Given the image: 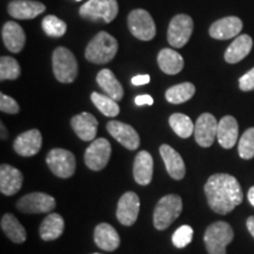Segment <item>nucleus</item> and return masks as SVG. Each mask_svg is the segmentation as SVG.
Returning <instances> with one entry per match:
<instances>
[{"instance_id": "nucleus-1", "label": "nucleus", "mask_w": 254, "mask_h": 254, "mask_svg": "<svg viewBox=\"0 0 254 254\" xmlns=\"http://www.w3.org/2000/svg\"><path fill=\"white\" fill-rule=\"evenodd\" d=\"M204 190L208 206L219 214L230 213L244 199L239 182L226 173H217L209 177Z\"/></svg>"}, {"instance_id": "nucleus-2", "label": "nucleus", "mask_w": 254, "mask_h": 254, "mask_svg": "<svg viewBox=\"0 0 254 254\" xmlns=\"http://www.w3.org/2000/svg\"><path fill=\"white\" fill-rule=\"evenodd\" d=\"M118 52V41L107 32L101 31L92 39L85 51V57L90 63L103 65L116 57Z\"/></svg>"}, {"instance_id": "nucleus-3", "label": "nucleus", "mask_w": 254, "mask_h": 254, "mask_svg": "<svg viewBox=\"0 0 254 254\" xmlns=\"http://www.w3.org/2000/svg\"><path fill=\"white\" fill-rule=\"evenodd\" d=\"M183 211V200L177 194L165 195L158 201L153 213V224L157 230H166L177 220Z\"/></svg>"}, {"instance_id": "nucleus-4", "label": "nucleus", "mask_w": 254, "mask_h": 254, "mask_svg": "<svg viewBox=\"0 0 254 254\" xmlns=\"http://www.w3.org/2000/svg\"><path fill=\"white\" fill-rule=\"evenodd\" d=\"M234 238V232L227 222L217 221L209 225L204 241L208 254H226V247Z\"/></svg>"}, {"instance_id": "nucleus-5", "label": "nucleus", "mask_w": 254, "mask_h": 254, "mask_svg": "<svg viewBox=\"0 0 254 254\" xmlns=\"http://www.w3.org/2000/svg\"><path fill=\"white\" fill-rule=\"evenodd\" d=\"M53 72L57 80L64 84L74 81L78 75V62L73 53L66 47H58L52 56Z\"/></svg>"}, {"instance_id": "nucleus-6", "label": "nucleus", "mask_w": 254, "mask_h": 254, "mask_svg": "<svg viewBox=\"0 0 254 254\" xmlns=\"http://www.w3.org/2000/svg\"><path fill=\"white\" fill-rule=\"evenodd\" d=\"M119 7L117 0H88L79 8V14L90 20L103 19L105 23H111L118 15Z\"/></svg>"}, {"instance_id": "nucleus-7", "label": "nucleus", "mask_w": 254, "mask_h": 254, "mask_svg": "<svg viewBox=\"0 0 254 254\" xmlns=\"http://www.w3.org/2000/svg\"><path fill=\"white\" fill-rule=\"evenodd\" d=\"M129 32L136 39L150 41L155 37V24L147 11L141 8L133 9L127 18Z\"/></svg>"}, {"instance_id": "nucleus-8", "label": "nucleus", "mask_w": 254, "mask_h": 254, "mask_svg": "<svg viewBox=\"0 0 254 254\" xmlns=\"http://www.w3.org/2000/svg\"><path fill=\"white\" fill-rule=\"evenodd\" d=\"M47 166L53 174L62 179H67L75 172V157L72 152L64 148H53L46 157Z\"/></svg>"}, {"instance_id": "nucleus-9", "label": "nucleus", "mask_w": 254, "mask_h": 254, "mask_svg": "<svg viewBox=\"0 0 254 254\" xmlns=\"http://www.w3.org/2000/svg\"><path fill=\"white\" fill-rule=\"evenodd\" d=\"M193 33V20L187 14H178L171 20L167 30V40L171 46L182 49L189 43Z\"/></svg>"}, {"instance_id": "nucleus-10", "label": "nucleus", "mask_w": 254, "mask_h": 254, "mask_svg": "<svg viewBox=\"0 0 254 254\" xmlns=\"http://www.w3.org/2000/svg\"><path fill=\"white\" fill-rule=\"evenodd\" d=\"M56 207V200L52 195L43 192H34L24 195L17 202V208L23 213H49Z\"/></svg>"}, {"instance_id": "nucleus-11", "label": "nucleus", "mask_w": 254, "mask_h": 254, "mask_svg": "<svg viewBox=\"0 0 254 254\" xmlns=\"http://www.w3.org/2000/svg\"><path fill=\"white\" fill-rule=\"evenodd\" d=\"M111 144L105 138L94 139L85 152V164L92 171H101L111 158Z\"/></svg>"}, {"instance_id": "nucleus-12", "label": "nucleus", "mask_w": 254, "mask_h": 254, "mask_svg": "<svg viewBox=\"0 0 254 254\" xmlns=\"http://www.w3.org/2000/svg\"><path fill=\"white\" fill-rule=\"evenodd\" d=\"M218 124L219 122L211 113H202L196 120L194 138L201 147H209L213 145L218 134Z\"/></svg>"}, {"instance_id": "nucleus-13", "label": "nucleus", "mask_w": 254, "mask_h": 254, "mask_svg": "<svg viewBox=\"0 0 254 254\" xmlns=\"http://www.w3.org/2000/svg\"><path fill=\"white\" fill-rule=\"evenodd\" d=\"M107 131L111 135L120 142L127 150L134 151L140 145V138L139 134L131 125H127L125 123L112 120L106 125Z\"/></svg>"}, {"instance_id": "nucleus-14", "label": "nucleus", "mask_w": 254, "mask_h": 254, "mask_svg": "<svg viewBox=\"0 0 254 254\" xmlns=\"http://www.w3.org/2000/svg\"><path fill=\"white\" fill-rule=\"evenodd\" d=\"M140 208V200L134 192H126L123 194L117 207V218L124 226H132L136 221Z\"/></svg>"}, {"instance_id": "nucleus-15", "label": "nucleus", "mask_w": 254, "mask_h": 254, "mask_svg": "<svg viewBox=\"0 0 254 254\" xmlns=\"http://www.w3.org/2000/svg\"><path fill=\"white\" fill-rule=\"evenodd\" d=\"M43 145V136L38 129L33 128L17 136L13 142V148L21 157H32L39 153Z\"/></svg>"}, {"instance_id": "nucleus-16", "label": "nucleus", "mask_w": 254, "mask_h": 254, "mask_svg": "<svg viewBox=\"0 0 254 254\" xmlns=\"http://www.w3.org/2000/svg\"><path fill=\"white\" fill-rule=\"evenodd\" d=\"M243 30V21L238 17H225L215 21L209 27V36L213 39L227 40L238 37Z\"/></svg>"}, {"instance_id": "nucleus-17", "label": "nucleus", "mask_w": 254, "mask_h": 254, "mask_svg": "<svg viewBox=\"0 0 254 254\" xmlns=\"http://www.w3.org/2000/svg\"><path fill=\"white\" fill-rule=\"evenodd\" d=\"M24 183L23 173L11 165L2 164L0 167V190L4 195H14Z\"/></svg>"}, {"instance_id": "nucleus-18", "label": "nucleus", "mask_w": 254, "mask_h": 254, "mask_svg": "<svg viewBox=\"0 0 254 254\" xmlns=\"http://www.w3.org/2000/svg\"><path fill=\"white\" fill-rule=\"evenodd\" d=\"M71 126L79 138L84 141H93L98 131V120L93 114L82 112L71 119Z\"/></svg>"}, {"instance_id": "nucleus-19", "label": "nucleus", "mask_w": 254, "mask_h": 254, "mask_svg": "<svg viewBox=\"0 0 254 254\" xmlns=\"http://www.w3.org/2000/svg\"><path fill=\"white\" fill-rule=\"evenodd\" d=\"M46 7L43 2L34 1V0H14L7 6L8 14L21 20L34 19L43 13Z\"/></svg>"}, {"instance_id": "nucleus-20", "label": "nucleus", "mask_w": 254, "mask_h": 254, "mask_svg": "<svg viewBox=\"0 0 254 254\" xmlns=\"http://www.w3.org/2000/svg\"><path fill=\"white\" fill-rule=\"evenodd\" d=\"M159 151H160V155L163 158L170 177L176 180L183 179L186 174V167L182 155L178 153L174 148L171 147L170 145L166 144L161 145Z\"/></svg>"}, {"instance_id": "nucleus-21", "label": "nucleus", "mask_w": 254, "mask_h": 254, "mask_svg": "<svg viewBox=\"0 0 254 254\" xmlns=\"http://www.w3.org/2000/svg\"><path fill=\"white\" fill-rule=\"evenodd\" d=\"M1 37L6 49L12 53H19L24 49L26 36L23 27L14 21H7L2 26Z\"/></svg>"}, {"instance_id": "nucleus-22", "label": "nucleus", "mask_w": 254, "mask_h": 254, "mask_svg": "<svg viewBox=\"0 0 254 254\" xmlns=\"http://www.w3.org/2000/svg\"><path fill=\"white\" fill-rule=\"evenodd\" d=\"M239 135V126L234 117L225 116L218 124L217 139L221 147L230 150L237 144Z\"/></svg>"}, {"instance_id": "nucleus-23", "label": "nucleus", "mask_w": 254, "mask_h": 254, "mask_svg": "<svg viewBox=\"0 0 254 254\" xmlns=\"http://www.w3.org/2000/svg\"><path fill=\"white\" fill-rule=\"evenodd\" d=\"M133 177L139 185L146 186L152 182L153 177V158L147 151H140L133 164Z\"/></svg>"}, {"instance_id": "nucleus-24", "label": "nucleus", "mask_w": 254, "mask_h": 254, "mask_svg": "<svg viewBox=\"0 0 254 254\" xmlns=\"http://www.w3.org/2000/svg\"><path fill=\"white\" fill-rule=\"evenodd\" d=\"M94 243L99 249L112 252L120 245V238L116 228L110 224L103 222L99 224L94 230Z\"/></svg>"}, {"instance_id": "nucleus-25", "label": "nucleus", "mask_w": 254, "mask_h": 254, "mask_svg": "<svg viewBox=\"0 0 254 254\" xmlns=\"http://www.w3.org/2000/svg\"><path fill=\"white\" fill-rule=\"evenodd\" d=\"M253 40L249 34H241L233 40L225 52V60L228 64H237L245 59L252 51Z\"/></svg>"}, {"instance_id": "nucleus-26", "label": "nucleus", "mask_w": 254, "mask_h": 254, "mask_svg": "<svg viewBox=\"0 0 254 254\" xmlns=\"http://www.w3.org/2000/svg\"><path fill=\"white\" fill-rule=\"evenodd\" d=\"M97 82L106 95H109L112 99L116 101H120L123 99L124 88L111 69H101L97 75Z\"/></svg>"}, {"instance_id": "nucleus-27", "label": "nucleus", "mask_w": 254, "mask_h": 254, "mask_svg": "<svg viewBox=\"0 0 254 254\" xmlns=\"http://www.w3.org/2000/svg\"><path fill=\"white\" fill-rule=\"evenodd\" d=\"M158 65L166 74H178L184 68V58L177 51L163 49L158 55Z\"/></svg>"}, {"instance_id": "nucleus-28", "label": "nucleus", "mask_w": 254, "mask_h": 254, "mask_svg": "<svg viewBox=\"0 0 254 254\" xmlns=\"http://www.w3.org/2000/svg\"><path fill=\"white\" fill-rule=\"evenodd\" d=\"M65 227V222L62 215L58 213H51L44 219L40 225V238L45 241H52L58 239L62 236Z\"/></svg>"}, {"instance_id": "nucleus-29", "label": "nucleus", "mask_w": 254, "mask_h": 254, "mask_svg": "<svg viewBox=\"0 0 254 254\" xmlns=\"http://www.w3.org/2000/svg\"><path fill=\"white\" fill-rule=\"evenodd\" d=\"M1 230L15 244H23L26 240V230L13 214L7 213L1 218Z\"/></svg>"}, {"instance_id": "nucleus-30", "label": "nucleus", "mask_w": 254, "mask_h": 254, "mask_svg": "<svg viewBox=\"0 0 254 254\" xmlns=\"http://www.w3.org/2000/svg\"><path fill=\"white\" fill-rule=\"evenodd\" d=\"M195 93V86L192 82H183L170 87L165 93L166 100L171 104H183L189 101Z\"/></svg>"}, {"instance_id": "nucleus-31", "label": "nucleus", "mask_w": 254, "mask_h": 254, "mask_svg": "<svg viewBox=\"0 0 254 254\" xmlns=\"http://www.w3.org/2000/svg\"><path fill=\"white\" fill-rule=\"evenodd\" d=\"M91 100L94 104V106L100 111L104 116L110 117V118H114L120 113V107L118 105V101H116L109 95H104L98 93V92H93L91 94Z\"/></svg>"}, {"instance_id": "nucleus-32", "label": "nucleus", "mask_w": 254, "mask_h": 254, "mask_svg": "<svg viewBox=\"0 0 254 254\" xmlns=\"http://www.w3.org/2000/svg\"><path fill=\"white\" fill-rule=\"evenodd\" d=\"M170 126L180 138H190L194 132V125L189 116L183 113H174L170 117Z\"/></svg>"}, {"instance_id": "nucleus-33", "label": "nucleus", "mask_w": 254, "mask_h": 254, "mask_svg": "<svg viewBox=\"0 0 254 254\" xmlns=\"http://www.w3.org/2000/svg\"><path fill=\"white\" fill-rule=\"evenodd\" d=\"M41 26L47 36L53 38L63 37L67 31V25L65 21L56 15H46L41 21Z\"/></svg>"}, {"instance_id": "nucleus-34", "label": "nucleus", "mask_w": 254, "mask_h": 254, "mask_svg": "<svg viewBox=\"0 0 254 254\" xmlns=\"http://www.w3.org/2000/svg\"><path fill=\"white\" fill-rule=\"evenodd\" d=\"M20 75L19 63L12 57H1L0 58V79L5 80H15Z\"/></svg>"}, {"instance_id": "nucleus-35", "label": "nucleus", "mask_w": 254, "mask_h": 254, "mask_svg": "<svg viewBox=\"0 0 254 254\" xmlns=\"http://www.w3.org/2000/svg\"><path fill=\"white\" fill-rule=\"evenodd\" d=\"M239 155L245 160L254 158V127L246 129L238 144Z\"/></svg>"}, {"instance_id": "nucleus-36", "label": "nucleus", "mask_w": 254, "mask_h": 254, "mask_svg": "<svg viewBox=\"0 0 254 254\" xmlns=\"http://www.w3.org/2000/svg\"><path fill=\"white\" fill-rule=\"evenodd\" d=\"M192 239H193V228L189 226V225L180 226L176 232H174L172 237L174 246L178 247V249H184V247L190 245Z\"/></svg>"}, {"instance_id": "nucleus-37", "label": "nucleus", "mask_w": 254, "mask_h": 254, "mask_svg": "<svg viewBox=\"0 0 254 254\" xmlns=\"http://www.w3.org/2000/svg\"><path fill=\"white\" fill-rule=\"evenodd\" d=\"M0 110L4 113L17 114L19 113V111H20V107H19L18 103L13 99V98L1 93L0 94Z\"/></svg>"}, {"instance_id": "nucleus-38", "label": "nucleus", "mask_w": 254, "mask_h": 254, "mask_svg": "<svg viewBox=\"0 0 254 254\" xmlns=\"http://www.w3.org/2000/svg\"><path fill=\"white\" fill-rule=\"evenodd\" d=\"M239 87L241 91L249 92L254 90V67L239 79Z\"/></svg>"}, {"instance_id": "nucleus-39", "label": "nucleus", "mask_w": 254, "mask_h": 254, "mask_svg": "<svg viewBox=\"0 0 254 254\" xmlns=\"http://www.w3.org/2000/svg\"><path fill=\"white\" fill-rule=\"evenodd\" d=\"M135 104L138 106H142V105H153V98L148 94H142L138 95L135 98Z\"/></svg>"}, {"instance_id": "nucleus-40", "label": "nucleus", "mask_w": 254, "mask_h": 254, "mask_svg": "<svg viewBox=\"0 0 254 254\" xmlns=\"http://www.w3.org/2000/svg\"><path fill=\"white\" fill-rule=\"evenodd\" d=\"M151 80L150 75L148 74H140V75H136V77L132 78V84L135 85V86H139V85H145L148 84Z\"/></svg>"}, {"instance_id": "nucleus-41", "label": "nucleus", "mask_w": 254, "mask_h": 254, "mask_svg": "<svg viewBox=\"0 0 254 254\" xmlns=\"http://www.w3.org/2000/svg\"><path fill=\"white\" fill-rule=\"evenodd\" d=\"M246 226H247V230L250 231L251 236L254 238V215L253 217H250L249 219H247Z\"/></svg>"}, {"instance_id": "nucleus-42", "label": "nucleus", "mask_w": 254, "mask_h": 254, "mask_svg": "<svg viewBox=\"0 0 254 254\" xmlns=\"http://www.w3.org/2000/svg\"><path fill=\"white\" fill-rule=\"evenodd\" d=\"M249 201H250V204L254 207V186L251 187L249 190Z\"/></svg>"}, {"instance_id": "nucleus-43", "label": "nucleus", "mask_w": 254, "mask_h": 254, "mask_svg": "<svg viewBox=\"0 0 254 254\" xmlns=\"http://www.w3.org/2000/svg\"><path fill=\"white\" fill-rule=\"evenodd\" d=\"M7 138V133H6V128L4 127V125L1 124V139Z\"/></svg>"}, {"instance_id": "nucleus-44", "label": "nucleus", "mask_w": 254, "mask_h": 254, "mask_svg": "<svg viewBox=\"0 0 254 254\" xmlns=\"http://www.w3.org/2000/svg\"><path fill=\"white\" fill-rule=\"evenodd\" d=\"M93 254H99V253H93Z\"/></svg>"}, {"instance_id": "nucleus-45", "label": "nucleus", "mask_w": 254, "mask_h": 254, "mask_svg": "<svg viewBox=\"0 0 254 254\" xmlns=\"http://www.w3.org/2000/svg\"><path fill=\"white\" fill-rule=\"evenodd\" d=\"M77 1H80V0H77Z\"/></svg>"}]
</instances>
